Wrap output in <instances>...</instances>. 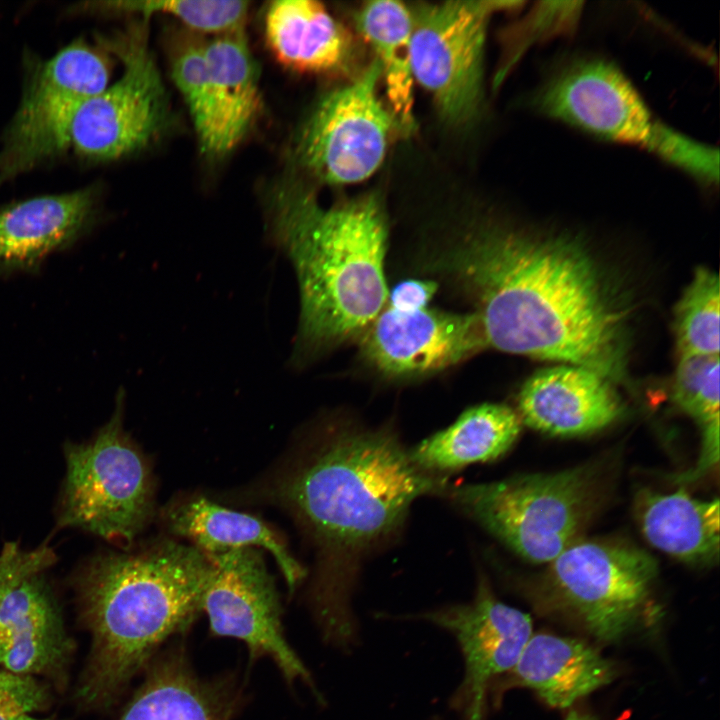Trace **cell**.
<instances>
[{
  "label": "cell",
  "mask_w": 720,
  "mask_h": 720,
  "mask_svg": "<svg viewBox=\"0 0 720 720\" xmlns=\"http://www.w3.org/2000/svg\"><path fill=\"white\" fill-rule=\"evenodd\" d=\"M204 52L215 117L211 157H220L240 143L261 112L259 70L245 27L205 37Z\"/></svg>",
  "instance_id": "603a6c76"
},
{
  "label": "cell",
  "mask_w": 720,
  "mask_h": 720,
  "mask_svg": "<svg viewBox=\"0 0 720 720\" xmlns=\"http://www.w3.org/2000/svg\"><path fill=\"white\" fill-rule=\"evenodd\" d=\"M520 429L521 419L509 406L484 403L465 410L449 427L421 441L409 456L423 471L444 476L497 459L510 449Z\"/></svg>",
  "instance_id": "d4e9b609"
},
{
  "label": "cell",
  "mask_w": 720,
  "mask_h": 720,
  "mask_svg": "<svg viewBox=\"0 0 720 720\" xmlns=\"http://www.w3.org/2000/svg\"><path fill=\"white\" fill-rule=\"evenodd\" d=\"M124 392L88 442L66 443V476L58 522L109 541L131 544L154 511L150 466L123 428Z\"/></svg>",
  "instance_id": "5b68a950"
},
{
  "label": "cell",
  "mask_w": 720,
  "mask_h": 720,
  "mask_svg": "<svg viewBox=\"0 0 720 720\" xmlns=\"http://www.w3.org/2000/svg\"><path fill=\"white\" fill-rule=\"evenodd\" d=\"M657 570L637 547L577 539L550 562L548 583L561 608L599 640L614 642L640 620Z\"/></svg>",
  "instance_id": "8fae6325"
},
{
  "label": "cell",
  "mask_w": 720,
  "mask_h": 720,
  "mask_svg": "<svg viewBox=\"0 0 720 720\" xmlns=\"http://www.w3.org/2000/svg\"><path fill=\"white\" fill-rule=\"evenodd\" d=\"M437 288L436 282L432 280H403L388 292L386 305L399 311L425 308L428 307Z\"/></svg>",
  "instance_id": "e575fe53"
},
{
  "label": "cell",
  "mask_w": 720,
  "mask_h": 720,
  "mask_svg": "<svg viewBox=\"0 0 720 720\" xmlns=\"http://www.w3.org/2000/svg\"><path fill=\"white\" fill-rule=\"evenodd\" d=\"M645 150L706 184H718L719 151L656 121Z\"/></svg>",
  "instance_id": "1f68e13d"
},
{
  "label": "cell",
  "mask_w": 720,
  "mask_h": 720,
  "mask_svg": "<svg viewBox=\"0 0 720 720\" xmlns=\"http://www.w3.org/2000/svg\"><path fill=\"white\" fill-rule=\"evenodd\" d=\"M82 9L136 13L145 18L163 14L172 16L188 31L211 37L245 27L249 12L247 1L150 0L86 3Z\"/></svg>",
  "instance_id": "f1b7e54d"
},
{
  "label": "cell",
  "mask_w": 720,
  "mask_h": 720,
  "mask_svg": "<svg viewBox=\"0 0 720 720\" xmlns=\"http://www.w3.org/2000/svg\"><path fill=\"white\" fill-rule=\"evenodd\" d=\"M636 516L646 540L680 561L711 565L719 558V500L696 499L683 490L670 494L645 491Z\"/></svg>",
  "instance_id": "cb8c5ba5"
},
{
  "label": "cell",
  "mask_w": 720,
  "mask_h": 720,
  "mask_svg": "<svg viewBox=\"0 0 720 720\" xmlns=\"http://www.w3.org/2000/svg\"><path fill=\"white\" fill-rule=\"evenodd\" d=\"M162 648L115 720H235L245 695L230 676L207 678L194 668L183 637Z\"/></svg>",
  "instance_id": "e0dca14e"
},
{
  "label": "cell",
  "mask_w": 720,
  "mask_h": 720,
  "mask_svg": "<svg viewBox=\"0 0 720 720\" xmlns=\"http://www.w3.org/2000/svg\"><path fill=\"white\" fill-rule=\"evenodd\" d=\"M207 556L211 570L201 612L211 636L242 642L251 663L269 659L287 684L300 681L322 700L310 671L285 636L279 595L262 553L241 548Z\"/></svg>",
  "instance_id": "7c38bea8"
},
{
  "label": "cell",
  "mask_w": 720,
  "mask_h": 720,
  "mask_svg": "<svg viewBox=\"0 0 720 720\" xmlns=\"http://www.w3.org/2000/svg\"><path fill=\"white\" fill-rule=\"evenodd\" d=\"M719 355L680 357L673 381V399L701 427L703 446L698 465L683 476L696 479L719 459Z\"/></svg>",
  "instance_id": "4316f807"
},
{
  "label": "cell",
  "mask_w": 720,
  "mask_h": 720,
  "mask_svg": "<svg viewBox=\"0 0 720 720\" xmlns=\"http://www.w3.org/2000/svg\"><path fill=\"white\" fill-rule=\"evenodd\" d=\"M509 672L514 683L555 708L570 707L616 674L614 664L588 643L549 633H533Z\"/></svg>",
  "instance_id": "ffe728a7"
},
{
  "label": "cell",
  "mask_w": 720,
  "mask_h": 720,
  "mask_svg": "<svg viewBox=\"0 0 720 720\" xmlns=\"http://www.w3.org/2000/svg\"><path fill=\"white\" fill-rule=\"evenodd\" d=\"M164 521L172 534L188 539L206 555L241 548H262L271 553L290 593L305 575L285 543L256 516L223 507L203 496H193L170 505Z\"/></svg>",
  "instance_id": "7402d4cb"
},
{
  "label": "cell",
  "mask_w": 720,
  "mask_h": 720,
  "mask_svg": "<svg viewBox=\"0 0 720 720\" xmlns=\"http://www.w3.org/2000/svg\"><path fill=\"white\" fill-rule=\"evenodd\" d=\"M209 557L163 541L92 559L76 579L79 616L91 637L75 698L88 709L114 704L169 640L201 612Z\"/></svg>",
  "instance_id": "277c9868"
},
{
  "label": "cell",
  "mask_w": 720,
  "mask_h": 720,
  "mask_svg": "<svg viewBox=\"0 0 720 720\" xmlns=\"http://www.w3.org/2000/svg\"><path fill=\"white\" fill-rule=\"evenodd\" d=\"M446 477L423 471L385 430L339 429L316 436L273 474L267 496L296 520L326 557L310 590L333 584L341 559L360 556L392 536L411 504L443 495Z\"/></svg>",
  "instance_id": "7a4b0ae2"
},
{
  "label": "cell",
  "mask_w": 720,
  "mask_h": 720,
  "mask_svg": "<svg viewBox=\"0 0 720 720\" xmlns=\"http://www.w3.org/2000/svg\"><path fill=\"white\" fill-rule=\"evenodd\" d=\"M60 608L41 573L0 601V666L20 675L61 681L72 656Z\"/></svg>",
  "instance_id": "ac0fdd59"
},
{
  "label": "cell",
  "mask_w": 720,
  "mask_h": 720,
  "mask_svg": "<svg viewBox=\"0 0 720 720\" xmlns=\"http://www.w3.org/2000/svg\"><path fill=\"white\" fill-rule=\"evenodd\" d=\"M565 720H595L591 715L579 712V711H571Z\"/></svg>",
  "instance_id": "d590c367"
},
{
  "label": "cell",
  "mask_w": 720,
  "mask_h": 720,
  "mask_svg": "<svg viewBox=\"0 0 720 720\" xmlns=\"http://www.w3.org/2000/svg\"><path fill=\"white\" fill-rule=\"evenodd\" d=\"M146 26L141 23L103 40L121 59L123 73L88 98L75 115L70 148L82 160H117L146 147L169 127L170 105Z\"/></svg>",
  "instance_id": "9c48e42d"
},
{
  "label": "cell",
  "mask_w": 720,
  "mask_h": 720,
  "mask_svg": "<svg viewBox=\"0 0 720 720\" xmlns=\"http://www.w3.org/2000/svg\"><path fill=\"white\" fill-rule=\"evenodd\" d=\"M265 36L277 60L298 72H340L354 58L351 34L317 1L272 2Z\"/></svg>",
  "instance_id": "44dd1931"
},
{
  "label": "cell",
  "mask_w": 720,
  "mask_h": 720,
  "mask_svg": "<svg viewBox=\"0 0 720 720\" xmlns=\"http://www.w3.org/2000/svg\"><path fill=\"white\" fill-rule=\"evenodd\" d=\"M433 263L471 300L488 347L623 378L627 308L581 241L484 219Z\"/></svg>",
  "instance_id": "6da1fadb"
},
{
  "label": "cell",
  "mask_w": 720,
  "mask_h": 720,
  "mask_svg": "<svg viewBox=\"0 0 720 720\" xmlns=\"http://www.w3.org/2000/svg\"><path fill=\"white\" fill-rule=\"evenodd\" d=\"M204 41V36L190 31L180 34L171 48L170 66L173 81L187 105L202 151L211 156L215 117Z\"/></svg>",
  "instance_id": "f546056e"
},
{
  "label": "cell",
  "mask_w": 720,
  "mask_h": 720,
  "mask_svg": "<svg viewBox=\"0 0 720 720\" xmlns=\"http://www.w3.org/2000/svg\"><path fill=\"white\" fill-rule=\"evenodd\" d=\"M544 115L604 140L644 149L655 121L625 74L602 58L570 62L534 97Z\"/></svg>",
  "instance_id": "4fadbf2b"
},
{
  "label": "cell",
  "mask_w": 720,
  "mask_h": 720,
  "mask_svg": "<svg viewBox=\"0 0 720 720\" xmlns=\"http://www.w3.org/2000/svg\"><path fill=\"white\" fill-rule=\"evenodd\" d=\"M16 720H52V719H38V718L32 717L31 715H25Z\"/></svg>",
  "instance_id": "8d00e7d4"
},
{
  "label": "cell",
  "mask_w": 720,
  "mask_h": 720,
  "mask_svg": "<svg viewBox=\"0 0 720 720\" xmlns=\"http://www.w3.org/2000/svg\"><path fill=\"white\" fill-rule=\"evenodd\" d=\"M269 233L290 259L300 292L292 361L359 340L384 308L388 218L376 193L323 207L311 188L277 184L266 199Z\"/></svg>",
  "instance_id": "3957f363"
},
{
  "label": "cell",
  "mask_w": 720,
  "mask_h": 720,
  "mask_svg": "<svg viewBox=\"0 0 720 720\" xmlns=\"http://www.w3.org/2000/svg\"><path fill=\"white\" fill-rule=\"evenodd\" d=\"M519 1H446L409 8L414 81L431 96L447 124L464 126L480 112L484 50L492 16Z\"/></svg>",
  "instance_id": "52a82bcc"
},
{
  "label": "cell",
  "mask_w": 720,
  "mask_h": 720,
  "mask_svg": "<svg viewBox=\"0 0 720 720\" xmlns=\"http://www.w3.org/2000/svg\"><path fill=\"white\" fill-rule=\"evenodd\" d=\"M355 25L375 53L391 112L399 129L409 135L416 128L413 115L410 10L397 1L367 2L356 12Z\"/></svg>",
  "instance_id": "484cf974"
},
{
  "label": "cell",
  "mask_w": 720,
  "mask_h": 720,
  "mask_svg": "<svg viewBox=\"0 0 720 720\" xmlns=\"http://www.w3.org/2000/svg\"><path fill=\"white\" fill-rule=\"evenodd\" d=\"M719 313L718 275L708 268L699 267L674 311L680 357L719 355Z\"/></svg>",
  "instance_id": "83f0119b"
},
{
  "label": "cell",
  "mask_w": 720,
  "mask_h": 720,
  "mask_svg": "<svg viewBox=\"0 0 720 720\" xmlns=\"http://www.w3.org/2000/svg\"><path fill=\"white\" fill-rule=\"evenodd\" d=\"M56 560L47 545L24 550L17 543H6L0 550V601L18 583L39 574Z\"/></svg>",
  "instance_id": "836d02e7"
},
{
  "label": "cell",
  "mask_w": 720,
  "mask_h": 720,
  "mask_svg": "<svg viewBox=\"0 0 720 720\" xmlns=\"http://www.w3.org/2000/svg\"><path fill=\"white\" fill-rule=\"evenodd\" d=\"M362 356L391 378H415L454 366L487 348L476 313L384 308L359 339Z\"/></svg>",
  "instance_id": "5bb4252c"
},
{
  "label": "cell",
  "mask_w": 720,
  "mask_h": 720,
  "mask_svg": "<svg viewBox=\"0 0 720 720\" xmlns=\"http://www.w3.org/2000/svg\"><path fill=\"white\" fill-rule=\"evenodd\" d=\"M414 618L432 622L455 636L463 653L465 675L453 704L465 720H483L490 681L511 671L533 634L530 616L498 600L481 575L471 602Z\"/></svg>",
  "instance_id": "9a60e30c"
},
{
  "label": "cell",
  "mask_w": 720,
  "mask_h": 720,
  "mask_svg": "<svg viewBox=\"0 0 720 720\" xmlns=\"http://www.w3.org/2000/svg\"><path fill=\"white\" fill-rule=\"evenodd\" d=\"M109 81L107 57L76 40L34 65L0 149V186L70 148L81 105Z\"/></svg>",
  "instance_id": "ba28073f"
},
{
  "label": "cell",
  "mask_w": 720,
  "mask_h": 720,
  "mask_svg": "<svg viewBox=\"0 0 720 720\" xmlns=\"http://www.w3.org/2000/svg\"><path fill=\"white\" fill-rule=\"evenodd\" d=\"M381 68L374 58L350 83L324 95L300 128L294 159L326 185L354 184L382 164L399 129L378 95Z\"/></svg>",
  "instance_id": "30bf717a"
},
{
  "label": "cell",
  "mask_w": 720,
  "mask_h": 720,
  "mask_svg": "<svg viewBox=\"0 0 720 720\" xmlns=\"http://www.w3.org/2000/svg\"><path fill=\"white\" fill-rule=\"evenodd\" d=\"M518 408L521 422L553 436H578L611 424L622 406L610 381L576 365L535 372L523 384Z\"/></svg>",
  "instance_id": "d6986e66"
},
{
  "label": "cell",
  "mask_w": 720,
  "mask_h": 720,
  "mask_svg": "<svg viewBox=\"0 0 720 720\" xmlns=\"http://www.w3.org/2000/svg\"><path fill=\"white\" fill-rule=\"evenodd\" d=\"M583 2L542 1L508 32L504 56L494 78L498 86L523 53L534 43L572 33L578 24Z\"/></svg>",
  "instance_id": "4dcf8cb0"
},
{
  "label": "cell",
  "mask_w": 720,
  "mask_h": 720,
  "mask_svg": "<svg viewBox=\"0 0 720 720\" xmlns=\"http://www.w3.org/2000/svg\"><path fill=\"white\" fill-rule=\"evenodd\" d=\"M96 185L0 206V276L36 273L51 254L66 250L98 223Z\"/></svg>",
  "instance_id": "2e32d148"
},
{
  "label": "cell",
  "mask_w": 720,
  "mask_h": 720,
  "mask_svg": "<svg viewBox=\"0 0 720 720\" xmlns=\"http://www.w3.org/2000/svg\"><path fill=\"white\" fill-rule=\"evenodd\" d=\"M48 688L33 676L0 667V720H16L48 706Z\"/></svg>",
  "instance_id": "d6a6232c"
},
{
  "label": "cell",
  "mask_w": 720,
  "mask_h": 720,
  "mask_svg": "<svg viewBox=\"0 0 720 720\" xmlns=\"http://www.w3.org/2000/svg\"><path fill=\"white\" fill-rule=\"evenodd\" d=\"M443 496L524 559L550 563L575 542L592 507L584 469L448 486Z\"/></svg>",
  "instance_id": "8992f818"
}]
</instances>
